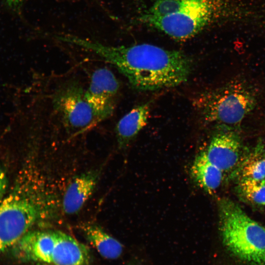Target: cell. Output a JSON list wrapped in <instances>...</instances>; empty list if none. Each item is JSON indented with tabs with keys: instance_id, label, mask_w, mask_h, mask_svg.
Segmentation results:
<instances>
[{
	"instance_id": "cell-1",
	"label": "cell",
	"mask_w": 265,
	"mask_h": 265,
	"mask_svg": "<svg viewBox=\"0 0 265 265\" xmlns=\"http://www.w3.org/2000/svg\"><path fill=\"white\" fill-rule=\"evenodd\" d=\"M64 41L112 64L140 90L177 86L187 80L192 69L191 59L183 52L152 44L113 46L70 34L65 36Z\"/></svg>"
},
{
	"instance_id": "cell-2",
	"label": "cell",
	"mask_w": 265,
	"mask_h": 265,
	"mask_svg": "<svg viewBox=\"0 0 265 265\" xmlns=\"http://www.w3.org/2000/svg\"><path fill=\"white\" fill-rule=\"evenodd\" d=\"M231 0H154L139 18L177 41H186L234 12Z\"/></svg>"
},
{
	"instance_id": "cell-3",
	"label": "cell",
	"mask_w": 265,
	"mask_h": 265,
	"mask_svg": "<svg viewBox=\"0 0 265 265\" xmlns=\"http://www.w3.org/2000/svg\"><path fill=\"white\" fill-rule=\"evenodd\" d=\"M35 180L33 173L25 169L0 203V255L45 216V198Z\"/></svg>"
},
{
	"instance_id": "cell-4",
	"label": "cell",
	"mask_w": 265,
	"mask_h": 265,
	"mask_svg": "<svg viewBox=\"0 0 265 265\" xmlns=\"http://www.w3.org/2000/svg\"><path fill=\"white\" fill-rule=\"evenodd\" d=\"M218 213L219 230L227 249L251 265H265V227L227 198L218 201Z\"/></svg>"
},
{
	"instance_id": "cell-5",
	"label": "cell",
	"mask_w": 265,
	"mask_h": 265,
	"mask_svg": "<svg viewBox=\"0 0 265 265\" xmlns=\"http://www.w3.org/2000/svg\"><path fill=\"white\" fill-rule=\"evenodd\" d=\"M257 102L253 88L245 80L237 79L202 93L194 105L205 123L234 127L253 110Z\"/></svg>"
},
{
	"instance_id": "cell-6",
	"label": "cell",
	"mask_w": 265,
	"mask_h": 265,
	"mask_svg": "<svg viewBox=\"0 0 265 265\" xmlns=\"http://www.w3.org/2000/svg\"><path fill=\"white\" fill-rule=\"evenodd\" d=\"M53 102L65 128L75 134L83 132L99 123L85 98V91L77 81H69L60 86Z\"/></svg>"
},
{
	"instance_id": "cell-7",
	"label": "cell",
	"mask_w": 265,
	"mask_h": 265,
	"mask_svg": "<svg viewBox=\"0 0 265 265\" xmlns=\"http://www.w3.org/2000/svg\"><path fill=\"white\" fill-rule=\"evenodd\" d=\"M119 88V82L107 68H98L92 74L85 96L99 122L112 114Z\"/></svg>"
},
{
	"instance_id": "cell-8",
	"label": "cell",
	"mask_w": 265,
	"mask_h": 265,
	"mask_svg": "<svg viewBox=\"0 0 265 265\" xmlns=\"http://www.w3.org/2000/svg\"><path fill=\"white\" fill-rule=\"evenodd\" d=\"M216 126L205 151L209 160L224 173L233 170L239 163L241 143L234 127Z\"/></svg>"
},
{
	"instance_id": "cell-9",
	"label": "cell",
	"mask_w": 265,
	"mask_h": 265,
	"mask_svg": "<svg viewBox=\"0 0 265 265\" xmlns=\"http://www.w3.org/2000/svg\"><path fill=\"white\" fill-rule=\"evenodd\" d=\"M56 240L55 230H30L12 247L13 255L22 262L50 263Z\"/></svg>"
},
{
	"instance_id": "cell-10",
	"label": "cell",
	"mask_w": 265,
	"mask_h": 265,
	"mask_svg": "<svg viewBox=\"0 0 265 265\" xmlns=\"http://www.w3.org/2000/svg\"><path fill=\"white\" fill-rule=\"evenodd\" d=\"M100 172L92 170L73 179L67 186L62 199L63 212L68 215L78 213L93 193L99 181Z\"/></svg>"
},
{
	"instance_id": "cell-11",
	"label": "cell",
	"mask_w": 265,
	"mask_h": 265,
	"mask_svg": "<svg viewBox=\"0 0 265 265\" xmlns=\"http://www.w3.org/2000/svg\"><path fill=\"white\" fill-rule=\"evenodd\" d=\"M56 244L52 261L48 264L33 265H90L88 248L72 236L55 230Z\"/></svg>"
},
{
	"instance_id": "cell-12",
	"label": "cell",
	"mask_w": 265,
	"mask_h": 265,
	"mask_svg": "<svg viewBox=\"0 0 265 265\" xmlns=\"http://www.w3.org/2000/svg\"><path fill=\"white\" fill-rule=\"evenodd\" d=\"M150 107V102L137 106L118 122L115 132L117 143L120 148L127 147L146 125Z\"/></svg>"
},
{
	"instance_id": "cell-13",
	"label": "cell",
	"mask_w": 265,
	"mask_h": 265,
	"mask_svg": "<svg viewBox=\"0 0 265 265\" xmlns=\"http://www.w3.org/2000/svg\"><path fill=\"white\" fill-rule=\"evenodd\" d=\"M80 228L89 243L103 258L108 260L118 258L123 251V245L100 225L84 223Z\"/></svg>"
},
{
	"instance_id": "cell-14",
	"label": "cell",
	"mask_w": 265,
	"mask_h": 265,
	"mask_svg": "<svg viewBox=\"0 0 265 265\" xmlns=\"http://www.w3.org/2000/svg\"><path fill=\"white\" fill-rule=\"evenodd\" d=\"M223 174L209 160L205 151L196 156L190 168V175L195 183L210 193L219 187Z\"/></svg>"
},
{
	"instance_id": "cell-15",
	"label": "cell",
	"mask_w": 265,
	"mask_h": 265,
	"mask_svg": "<svg viewBox=\"0 0 265 265\" xmlns=\"http://www.w3.org/2000/svg\"><path fill=\"white\" fill-rule=\"evenodd\" d=\"M240 172L241 179H265V148L262 142L258 143L247 156Z\"/></svg>"
},
{
	"instance_id": "cell-16",
	"label": "cell",
	"mask_w": 265,
	"mask_h": 265,
	"mask_svg": "<svg viewBox=\"0 0 265 265\" xmlns=\"http://www.w3.org/2000/svg\"><path fill=\"white\" fill-rule=\"evenodd\" d=\"M239 189L243 196L249 201L258 205H265V179H241Z\"/></svg>"
},
{
	"instance_id": "cell-17",
	"label": "cell",
	"mask_w": 265,
	"mask_h": 265,
	"mask_svg": "<svg viewBox=\"0 0 265 265\" xmlns=\"http://www.w3.org/2000/svg\"><path fill=\"white\" fill-rule=\"evenodd\" d=\"M8 181L6 173L0 166V198L3 196L7 191Z\"/></svg>"
},
{
	"instance_id": "cell-18",
	"label": "cell",
	"mask_w": 265,
	"mask_h": 265,
	"mask_svg": "<svg viewBox=\"0 0 265 265\" xmlns=\"http://www.w3.org/2000/svg\"><path fill=\"white\" fill-rule=\"evenodd\" d=\"M23 0H5L6 2L10 5H16L20 3Z\"/></svg>"
},
{
	"instance_id": "cell-19",
	"label": "cell",
	"mask_w": 265,
	"mask_h": 265,
	"mask_svg": "<svg viewBox=\"0 0 265 265\" xmlns=\"http://www.w3.org/2000/svg\"></svg>"
}]
</instances>
